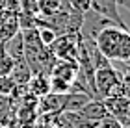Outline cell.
I'll use <instances>...</instances> for the list:
<instances>
[{"mask_svg":"<svg viewBox=\"0 0 130 128\" xmlns=\"http://www.w3.org/2000/svg\"><path fill=\"white\" fill-rule=\"evenodd\" d=\"M76 113L82 115V117L87 119V121H91V123H97V124L108 115L106 106H104V102L100 100V98H91V100H87Z\"/></svg>","mask_w":130,"mask_h":128,"instance_id":"6","label":"cell"},{"mask_svg":"<svg viewBox=\"0 0 130 128\" xmlns=\"http://www.w3.org/2000/svg\"><path fill=\"white\" fill-rule=\"evenodd\" d=\"M78 35H67V33L58 35L54 43L48 46L50 54L58 61H76V58H78Z\"/></svg>","mask_w":130,"mask_h":128,"instance_id":"3","label":"cell"},{"mask_svg":"<svg viewBox=\"0 0 130 128\" xmlns=\"http://www.w3.org/2000/svg\"><path fill=\"white\" fill-rule=\"evenodd\" d=\"M48 82H50V93H56V95H65V93H71V84L63 82L60 78H54V76H48Z\"/></svg>","mask_w":130,"mask_h":128,"instance_id":"13","label":"cell"},{"mask_svg":"<svg viewBox=\"0 0 130 128\" xmlns=\"http://www.w3.org/2000/svg\"><path fill=\"white\" fill-rule=\"evenodd\" d=\"M67 2L74 11H78L82 15L91 13V0H67Z\"/></svg>","mask_w":130,"mask_h":128,"instance_id":"15","label":"cell"},{"mask_svg":"<svg viewBox=\"0 0 130 128\" xmlns=\"http://www.w3.org/2000/svg\"><path fill=\"white\" fill-rule=\"evenodd\" d=\"M125 128H130V126H125Z\"/></svg>","mask_w":130,"mask_h":128,"instance_id":"23","label":"cell"},{"mask_svg":"<svg viewBox=\"0 0 130 128\" xmlns=\"http://www.w3.org/2000/svg\"><path fill=\"white\" fill-rule=\"evenodd\" d=\"M93 82H95V95L100 100H104V98H108V97L123 95L121 74L117 72L113 67L97 69L95 76H93Z\"/></svg>","mask_w":130,"mask_h":128,"instance_id":"2","label":"cell"},{"mask_svg":"<svg viewBox=\"0 0 130 128\" xmlns=\"http://www.w3.org/2000/svg\"><path fill=\"white\" fill-rule=\"evenodd\" d=\"M26 91L30 93L32 97H35V98H41V97L48 95L50 93L48 76H46V74H32L30 82L26 84Z\"/></svg>","mask_w":130,"mask_h":128,"instance_id":"9","label":"cell"},{"mask_svg":"<svg viewBox=\"0 0 130 128\" xmlns=\"http://www.w3.org/2000/svg\"><path fill=\"white\" fill-rule=\"evenodd\" d=\"M102 102H104V106H106L108 115L115 117L123 126H125L126 119H128V113H130V100H128V98L123 97V95H117V97H108V98H104Z\"/></svg>","mask_w":130,"mask_h":128,"instance_id":"5","label":"cell"},{"mask_svg":"<svg viewBox=\"0 0 130 128\" xmlns=\"http://www.w3.org/2000/svg\"><path fill=\"white\" fill-rule=\"evenodd\" d=\"M99 128H125V126H123L115 117H111V115H106V117L99 123Z\"/></svg>","mask_w":130,"mask_h":128,"instance_id":"18","label":"cell"},{"mask_svg":"<svg viewBox=\"0 0 130 128\" xmlns=\"http://www.w3.org/2000/svg\"><path fill=\"white\" fill-rule=\"evenodd\" d=\"M61 121H63V119H61ZM63 123H65V121H63ZM65 128H71V126H69V124H67V123H65Z\"/></svg>","mask_w":130,"mask_h":128,"instance_id":"22","label":"cell"},{"mask_svg":"<svg viewBox=\"0 0 130 128\" xmlns=\"http://www.w3.org/2000/svg\"><path fill=\"white\" fill-rule=\"evenodd\" d=\"M121 87H123V97H126L130 100V78L121 76Z\"/></svg>","mask_w":130,"mask_h":128,"instance_id":"19","label":"cell"},{"mask_svg":"<svg viewBox=\"0 0 130 128\" xmlns=\"http://www.w3.org/2000/svg\"><path fill=\"white\" fill-rule=\"evenodd\" d=\"M6 46V54H8L11 60H24V45H22V35L21 32L15 33L11 39H8V41L4 43Z\"/></svg>","mask_w":130,"mask_h":128,"instance_id":"11","label":"cell"},{"mask_svg":"<svg viewBox=\"0 0 130 128\" xmlns=\"http://www.w3.org/2000/svg\"><path fill=\"white\" fill-rule=\"evenodd\" d=\"M37 35H39L41 43H43L45 46H50L52 43H54V39L58 37V35H56V32H54V30H50L48 26H39V28H37Z\"/></svg>","mask_w":130,"mask_h":128,"instance_id":"14","label":"cell"},{"mask_svg":"<svg viewBox=\"0 0 130 128\" xmlns=\"http://www.w3.org/2000/svg\"><path fill=\"white\" fill-rule=\"evenodd\" d=\"M9 78L13 80L15 85H21V87H26V84L30 82L32 78V71L28 67V63L24 60H17L15 65H13V71H11Z\"/></svg>","mask_w":130,"mask_h":128,"instance_id":"10","label":"cell"},{"mask_svg":"<svg viewBox=\"0 0 130 128\" xmlns=\"http://www.w3.org/2000/svg\"><path fill=\"white\" fill-rule=\"evenodd\" d=\"M61 6H63V0H37V13L41 19H48L60 11Z\"/></svg>","mask_w":130,"mask_h":128,"instance_id":"12","label":"cell"},{"mask_svg":"<svg viewBox=\"0 0 130 128\" xmlns=\"http://www.w3.org/2000/svg\"><path fill=\"white\" fill-rule=\"evenodd\" d=\"M91 11L95 15L104 17L106 21L113 22V24L128 30L125 24V19L119 15V6H117V0H91Z\"/></svg>","mask_w":130,"mask_h":128,"instance_id":"4","label":"cell"},{"mask_svg":"<svg viewBox=\"0 0 130 128\" xmlns=\"http://www.w3.org/2000/svg\"><path fill=\"white\" fill-rule=\"evenodd\" d=\"M19 13H8L4 11V15L0 17V41L6 43L8 39H11L15 33L21 32L19 26Z\"/></svg>","mask_w":130,"mask_h":128,"instance_id":"8","label":"cell"},{"mask_svg":"<svg viewBox=\"0 0 130 128\" xmlns=\"http://www.w3.org/2000/svg\"><path fill=\"white\" fill-rule=\"evenodd\" d=\"M95 46L110 61L130 63V32L113 24H106L93 37Z\"/></svg>","mask_w":130,"mask_h":128,"instance_id":"1","label":"cell"},{"mask_svg":"<svg viewBox=\"0 0 130 128\" xmlns=\"http://www.w3.org/2000/svg\"><path fill=\"white\" fill-rule=\"evenodd\" d=\"M6 56V46H4V43L0 41V60H2V58Z\"/></svg>","mask_w":130,"mask_h":128,"instance_id":"21","label":"cell"},{"mask_svg":"<svg viewBox=\"0 0 130 128\" xmlns=\"http://www.w3.org/2000/svg\"><path fill=\"white\" fill-rule=\"evenodd\" d=\"M117 6H125L130 9V0H117Z\"/></svg>","mask_w":130,"mask_h":128,"instance_id":"20","label":"cell"},{"mask_svg":"<svg viewBox=\"0 0 130 128\" xmlns=\"http://www.w3.org/2000/svg\"><path fill=\"white\" fill-rule=\"evenodd\" d=\"M13 65H15V60L6 54L2 60H0V76H9L11 71H13Z\"/></svg>","mask_w":130,"mask_h":128,"instance_id":"16","label":"cell"},{"mask_svg":"<svg viewBox=\"0 0 130 128\" xmlns=\"http://www.w3.org/2000/svg\"><path fill=\"white\" fill-rule=\"evenodd\" d=\"M13 89H15L13 80H11L9 76H0V95L9 97L11 93H13Z\"/></svg>","mask_w":130,"mask_h":128,"instance_id":"17","label":"cell"},{"mask_svg":"<svg viewBox=\"0 0 130 128\" xmlns=\"http://www.w3.org/2000/svg\"><path fill=\"white\" fill-rule=\"evenodd\" d=\"M78 72L80 71H78V63L76 61H56L48 76L60 78V80H63V82L73 85L76 82V78H78Z\"/></svg>","mask_w":130,"mask_h":128,"instance_id":"7","label":"cell"}]
</instances>
